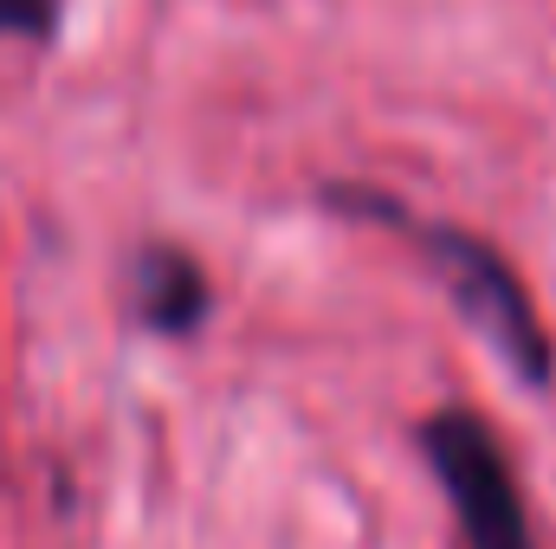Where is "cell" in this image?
I'll return each instance as SVG.
<instances>
[{"mask_svg":"<svg viewBox=\"0 0 556 549\" xmlns=\"http://www.w3.org/2000/svg\"><path fill=\"white\" fill-rule=\"evenodd\" d=\"M324 207H337L350 220H369V227H389L395 240H408V253L440 278V291L459 310V323L531 395H551L556 343L544 330V317H538V304H531V291H525V278L511 272V259L492 240H479V233H466L453 220H427L408 201H395L389 188H363V181H324Z\"/></svg>","mask_w":556,"mask_h":549,"instance_id":"1","label":"cell"},{"mask_svg":"<svg viewBox=\"0 0 556 549\" xmlns=\"http://www.w3.org/2000/svg\"><path fill=\"white\" fill-rule=\"evenodd\" d=\"M415 446L440 478L466 549H538L525 485L498 446V426L472 408H433L415 420Z\"/></svg>","mask_w":556,"mask_h":549,"instance_id":"2","label":"cell"},{"mask_svg":"<svg viewBox=\"0 0 556 549\" xmlns=\"http://www.w3.org/2000/svg\"><path fill=\"white\" fill-rule=\"evenodd\" d=\"M59 26H65V0H0V39L46 46Z\"/></svg>","mask_w":556,"mask_h":549,"instance_id":"4","label":"cell"},{"mask_svg":"<svg viewBox=\"0 0 556 549\" xmlns=\"http://www.w3.org/2000/svg\"><path fill=\"white\" fill-rule=\"evenodd\" d=\"M124 297H130V323L149 336H168V343H188L214 317V278L175 240H149L130 253V291Z\"/></svg>","mask_w":556,"mask_h":549,"instance_id":"3","label":"cell"}]
</instances>
